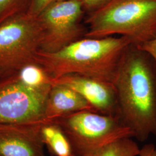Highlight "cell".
<instances>
[{
  "mask_svg": "<svg viewBox=\"0 0 156 156\" xmlns=\"http://www.w3.org/2000/svg\"><path fill=\"white\" fill-rule=\"evenodd\" d=\"M117 116L136 140L156 138V62L147 53L130 45L119 62L113 82Z\"/></svg>",
  "mask_w": 156,
  "mask_h": 156,
  "instance_id": "obj_1",
  "label": "cell"
},
{
  "mask_svg": "<svg viewBox=\"0 0 156 156\" xmlns=\"http://www.w3.org/2000/svg\"><path fill=\"white\" fill-rule=\"evenodd\" d=\"M130 45L124 37H84L53 53L39 51L35 63L50 78L77 74L113 83L124 52Z\"/></svg>",
  "mask_w": 156,
  "mask_h": 156,
  "instance_id": "obj_2",
  "label": "cell"
},
{
  "mask_svg": "<svg viewBox=\"0 0 156 156\" xmlns=\"http://www.w3.org/2000/svg\"><path fill=\"white\" fill-rule=\"evenodd\" d=\"M85 37L119 35L138 46L156 37V0H109L84 19Z\"/></svg>",
  "mask_w": 156,
  "mask_h": 156,
  "instance_id": "obj_3",
  "label": "cell"
},
{
  "mask_svg": "<svg viewBox=\"0 0 156 156\" xmlns=\"http://www.w3.org/2000/svg\"><path fill=\"white\" fill-rule=\"evenodd\" d=\"M57 124L67 136L73 154L79 156L120 138L133 137L119 117L90 111L73 113L49 120Z\"/></svg>",
  "mask_w": 156,
  "mask_h": 156,
  "instance_id": "obj_4",
  "label": "cell"
},
{
  "mask_svg": "<svg viewBox=\"0 0 156 156\" xmlns=\"http://www.w3.org/2000/svg\"><path fill=\"white\" fill-rule=\"evenodd\" d=\"M42 34L37 17L23 13L0 25V80L35 63Z\"/></svg>",
  "mask_w": 156,
  "mask_h": 156,
  "instance_id": "obj_5",
  "label": "cell"
},
{
  "mask_svg": "<svg viewBox=\"0 0 156 156\" xmlns=\"http://www.w3.org/2000/svg\"><path fill=\"white\" fill-rule=\"evenodd\" d=\"M84 13L76 0H60L48 6L37 17L42 34L41 50L55 52L84 38Z\"/></svg>",
  "mask_w": 156,
  "mask_h": 156,
  "instance_id": "obj_6",
  "label": "cell"
},
{
  "mask_svg": "<svg viewBox=\"0 0 156 156\" xmlns=\"http://www.w3.org/2000/svg\"><path fill=\"white\" fill-rule=\"evenodd\" d=\"M51 86H29L18 73L0 80V123L46 121V105Z\"/></svg>",
  "mask_w": 156,
  "mask_h": 156,
  "instance_id": "obj_7",
  "label": "cell"
},
{
  "mask_svg": "<svg viewBox=\"0 0 156 156\" xmlns=\"http://www.w3.org/2000/svg\"><path fill=\"white\" fill-rule=\"evenodd\" d=\"M45 122L0 123V156H46L41 136Z\"/></svg>",
  "mask_w": 156,
  "mask_h": 156,
  "instance_id": "obj_8",
  "label": "cell"
},
{
  "mask_svg": "<svg viewBox=\"0 0 156 156\" xmlns=\"http://www.w3.org/2000/svg\"><path fill=\"white\" fill-rule=\"evenodd\" d=\"M51 84H62L76 91L95 112L117 116V94L113 84L77 74L51 78Z\"/></svg>",
  "mask_w": 156,
  "mask_h": 156,
  "instance_id": "obj_9",
  "label": "cell"
},
{
  "mask_svg": "<svg viewBox=\"0 0 156 156\" xmlns=\"http://www.w3.org/2000/svg\"><path fill=\"white\" fill-rule=\"evenodd\" d=\"M83 111L95 112L87 101L76 91L62 84H52L45 109L47 120Z\"/></svg>",
  "mask_w": 156,
  "mask_h": 156,
  "instance_id": "obj_10",
  "label": "cell"
},
{
  "mask_svg": "<svg viewBox=\"0 0 156 156\" xmlns=\"http://www.w3.org/2000/svg\"><path fill=\"white\" fill-rule=\"evenodd\" d=\"M41 136L44 145L54 156H69L73 154L71 145L59 125L46 120L41 127Z\"/></svg>",
  "mask_w": 156,
  "mask_h": 156,
  "instance_id": "obj_11",
  "label": "cell"
},
{
  "mask_svg": "<svg viewBox=\"0 0 156 156\" xmlns=\"http://www.w3.org/2000/svg\"><path fill=\"white\" fill-rule=\"evenodd\" d=\"M140 150L135 142L131 138L126 137L79 156H137L140 154Z\"/></svg>",
  "mask_w": 156,
  "mask_h": 156,
  "instance_id": "obj_12",
  "label": "cell"
},
{
  "mask_svg": "<svg viewBox=\"0 0 156 156\" xmlns=\"http://www.w3.org/2000/svg\"><path fill=\"white\" fill-rule=\"evenodd\" d=\"M25 83L33 87H42L51 84V78L45 70L36 63L27 65L18 73Z\"/></svg>",
  "mask_w": 156,
  "mask_h": 156,
  "instance_id": "obj_13",
  "label": "cell"
},
{
  "mask_svg": "<svg viewBox=\"0 0 156 156\" xmlns=\"http://www.w3.org/2000/svg\"><path fill=\"white\" fill-rule=\"evenodd\" d=\"M30 0H0V25L12 18L26 13Z\"/></svg>",
  "mask_w": 156,
  "mask_h": 156,
  "instance_id": "obj_14",
  "label": "cell"
},
{
  "mask_svg": "<svg viewBox=\"0 0 156 156\" xmlns=\"http://www.w3.org/2000/svg\"><path fill=\"white\" fill-rule=\"evenodd\" d=\"M60 0H30L26 13L37 17L48 6Z\"/></svg>",
  "mask_w": 156,
  "mask_h": 156,
  "instance_id": "obj_15",
  "label": "cell"
},
{
  "mask_svg": "<svg viewBox=\"0 0 156 156\" xmlns=\"http://www.w3.org/2000/svg\"><path fill=\"white\" fill-rule=\"evenodd\" d=\"M82 6L85 13H90L96 11L105 5L109 0H76Z\"/></svg>",
  "mask_w": 156,
  "mask_h": 156,
  "instance_id": "obj_16",
  "label": "cell"
},
{
  "mask_svg": "<svg viewBox=\"0 0 156 156\" xmlns=\"http://www.w3.org/2000/svg\"><path fill=\"white\" fill-rule=\"evenodd\" d=\"M136 46L147 53L156 62V37Z\"/></svg>",
  "mask_w": 156,
  "mask_h": 156,
  "instance_id": "obj_17",
  "label": "cell"
},
{
  "mask_svg": "<svg viewBox=\"0 0 156 156\" xmlns=\"http://www.w3.org/2000/svg\"><path fill=\"white\" fill-rule=\"evenodd\" d=\"M139 156H156V146L152 144L144 145L140 150Z\"/></svg>",
  "mask_w": 156,
  "mask_h": 156,
  "instance_id": "obj_18",
  "label": "cell"
},
{
  "mask_svg": "<svg viewBox=\"0 0 156 156\" xmlns=\"http://www.w3.org/2000/svg\"><path fill=\"white\" fill-rule=\"evenodd\" d=\"M76 156V155H75V154H72V155H71V156Z\"/></svg>",
  "mask_w": 156,
  "mask_h": 156,
  "instance_id": "obj_19",
  "label": "cell"
}]
</instances>
